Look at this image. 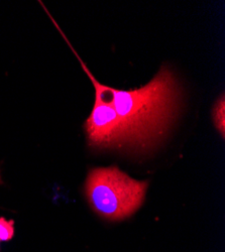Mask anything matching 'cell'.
Masks as SVG:
<instances>
[{"label": "cell", "instance_id": "cell-5", "mask_svg": "<svg viewBox=\"0 0 225 252\" xmlns=\"http://www.w3.org/2000/svg\"><path fill=\"white\" fill-rule=\"evenodd\" d=\"M14 236V221L0 217V241H9Z\"/></svg>", "mask_w": 225, "mask_h": 252}, {"label": "cell", "instance_id": "cell-3", "mask_svg": "<svg viewBox=\"0 0 225 252\" xmlns=\"http://www.w3.org/2000/svg\"><path fill=\"white\" fill-rule=\"evenodd\" d=\"M74 54L78 57L73 49ZM80 60L82 67L89 76L95 87V102L93 109L84 123L88 143L92 148H120L127 144L125 128L113 106L108 93V87L99 83L85 64Z\"/></svg>", "mask_w": 225, "mask_h": 252}, {"label": "cell", "instance_id": "cell-2", "mask_svg": "<svg viewBox=\"0 0 225 252\" xmlns=\"http://www.w3.org/2000/svg\"><path fill=\"white\" fill-rule=\"evenodd\" d=\"M148 187V181L134 180L114 165L92 169L84 191L94 212L104 219L120 221L132 216L141 207Z\"/></svg>", "mask_w": 225, "mask_h": 252}, {"label": "cell", "instance_id": "cell-4", "mask_svg": "<svg viewBox=\"0 0 225 252\" xmlns=\"http://www.w3.org/2000/svg\"><path fill=\"white\" fill-rule=\"evenodd\" d=\"M213 121L216 129L219 131L221 136L224 138L225 134V99L224 95L218 99L213 107Z\"/></svg>", "mask_w": 225, "mask_h": 252}, {"label": "cell", "instance_id": "cell-1", "mask_svg": "<svg viewBox=\"0 0 225 252\" xmlns=\"http://www.w3.org/2000/svg\"><path fill=\"white\" fill-rule=\"evenodd\" d=\"M108 93L124 125L127 144L144 150L167 133L181 100L177 78L167 67L138 89L126 91L108 87Z\"/></svg>", "mask_w": 225, "mask_h": 252}, {"label": "cell", "instance_id": "cell-6", "mask_svg": "<svg viewBox=\"0 0 225 252\" xmlns=\"http://www.w3.org/2000/svg\"><path fill=\"white\" fill-rule=\"evenodd\" d=\"M3 182H2V179H1V174H0V185H2Z\"/></svg>", "mask_w": 225, "mask_h": 252}]
</instances>
